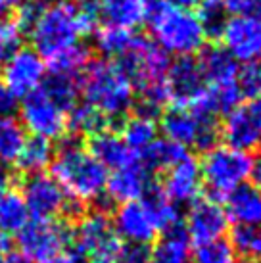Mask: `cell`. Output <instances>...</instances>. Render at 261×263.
Wrapping results in <instances>:
<instances>
[{
	"instance_id": "1",
	"label": "cell",
	"mask_w": 261,
	"mask_h": 263,
	"mask_svg": "<svg viewBox=\"0 0 261 263\" xmlns=\"http://www.w3.org/2000/svg\"><path fill=\"white\" fill-rule=\"evenodd\" d=\"M98 12L95 4L77 0H54L44 4L29 29L33 50L44 60V66L60 54L79 46L83 37L96 29Z\"/></svg>"
},
{
	"instance_id": "2",
	"label": "cell",
	"mask_w": 261,
	"mask_h": 263,
	"mask_svg": "<svg viewBox=\"0 0 261 263\" xmlns=\"http://www.w3.org/2000/svg\"><path fill=\"white\" fill-rule=\"evenodd\" d=\"M83 102L98 111L108 123L129 116L137 102L130 77L116 60H90L79 77Z\"/></svg>"
},
{
	"instance_id": "3",
	"label": "cell",
	"mask_w": 261,
	"mask_h": 263,
	"mask_svg": "<svg viewBox=\"0 0 261 263\" xmlns=\"http://www.w3.org/2000/svg\"><path fill=\"white\" fill-rule=\"evenodd\" d=\"M50 171L54 181L77 210L81 205L96 204L106 196L108 171L77 140H65L54 152Z\"/></svg>"
},
{
	"instance_id": "4",
	"label": "cell",
	"mask_w": 261,
	"mask_h": 263,
	"mask_svg": "<svg viewBox=\"0 0 261 263\" xmlns=\"http://www.w3.org/2000/svg\"><path fill=\"white\" fill-rule=\"evenodd\" d=\"M111 221L123 244L146 248L163 233L177 229L179 205L152 189L138 200L119 204Z\"/></svg>"
},
{
	"instance_id": "5",
	"label": "cell",
	"mask_w": 261,
	"mask_h": 263,
	"mask_svg": "<svg viewBox=\"0 0 261 263\" xmlns=\"http://www.w3.org/2000/svg\"><path fill=\"white\" fill-rule=\"evenodd\" d=\"M148 25L154 44L167 56L192 58L206 48V31L196 12L171 0H152Z\"/></svg>"
},
{
	"instance_id": "6",
	"label": "cell",
	"mask_w": 261,
	"mask_h": 263,
	"mask_svg": "<svg viewBox=\"0 0 261 263\" xmlns=\"http://www.w3.org/2000/svg\"><path fill=\"white\" fill-rule=\"evenodd\" d=\"M254 171V158L250 152L229 144H213L203 152L200 161L202 184L210 190L213 200H223L240 186L248 184Z\"/></svg>"
},
{
	"instance_id": "7",
	"label": "cell",
	"mask_w": 261,
	"mask_h": 263,
	"mask_svg": "<svg viewBox=\"0 0 261 263\" xmlns=\"http://www.w3.org/2000/svg\"><path fill=\"white\" fill-rule=\"evenodd\" d=\"M71 246L85 263H111L119 257L125 244L108 213L95 210L81 215L71 229Z\"/></svg>"
},
{
	"instance_id": "8",
	"label": "cell",
	"mask_w": 261,
	"mask_h": 263,
	"mask_svg": "<svg viewBox=\"0 0 261 263\" xmlns=\"http://www.w3.org/2000/svg\"><path fill=\"white\" fill-rule=\"evenodd\" d=\"M161 131L167 140L182 148L208 150L217 142L219 123L215 116L192 106H175L161 117Z\"/></svg>"
},
{
	"instance_id": "9",
	"label": "cell",
	"mask_w": 261,
	"mask_h": 263,
	"mask_svg": "<svg viewBox=\"0 0 261 263\" xmlns=\"http://www.w3.org/2000/svg\"><path fill=\"white\" fill-rule=\"evenodd\" d=\"M17 110L20 123L23 125L25 133H31V137L54 142L65 139V135L69 133L67 111L52 100V96L44 90L43 85L27 96H23Z\"/></svg>"
},
{
	"instance_id": "10",
	"label": "cell",
	"mask_w": 261,
	"mask_h": 263,
	"mask_svg": "<svg viewBox=\"0 0 261 263\" xmlns=\"http://www.w3.org/2000/svg\"><path fill=\"white\" fill-rule=\"evenodd\" d=\"M20 194L25 202L31 219L60 221L65 215L77 212V208L65 196L62 186L48 173L27 175L23 179Z\"/></svg>"
},
{
	"instance_id": "11",
	"label": "cell",
	"mask_w": 261,
	"mask_h": 263,
	"mask_svg": "<svg viewBox=\"0 0 261 263\" xmlns=\"http://www.w3.org/2000/svg\"><path fill=\"white\" fill-rule=\"evenodd\" d=\"M17 238V254L29 263H36L62 248L71 246V229L64 221L31 219Z\"/></svg>"
},
{
	"instance_id": "12",
	"label": "cell",
	"mask_w": 261,
	"mask_h": 263,
	"mask_svg": "<svg viewBox=\"0 0 261 263\" xmlns=\"http://www.w3.org/2000/svg\"><path fill=\"white\" fill-rule=\"evenodd\" d=\"M219 37L236 64L261 62V15H232Z\"/></svg>"
},
{
	"instance_id": "13",
	"label": "cell",
	"mask_w": 261,
	"mask_h": 263,
	"mask_svg": "<svg viewBox=\"0 0 261 263\" xmlns=\"http://www.w3.org/2000/svg\"><path fill=\"white\" fill-rule=\"evenodd\" d=\"M219 131L232 148L244 152L261 148V98L236 104L227 111Z\"/></svg>"
},
{
	"instance_id": "14",
	"label": "cell",
	"mask_w": 261,
	"mask_h": 263,
	"mask_svg": "<svg viewBox=\"0 0 261 263\" xmlns=\"http://www.w3.org/2000/svg\"><path fill=\"white\" fill-rule=\"evenodd\" d=\"M46 66L44 60L33 48H22L14 56L2 62L0 79L17 98H23L36 90L44 83Z\"/></svg>"
},
{
	"instance_id": "15",
	"label": "cell",
	"mask_w": 261,
	"mask_h": 263,
	"mask_svg": "<svg viewBox=\"0 0 261 263\" xmlns=\"http://www.w3.org/2000/svg\"><path fill=\"white\" fill-rule=\"evenodd\" d=\"M227 227L225 208L213 198H196L184 215V233L196 244L223 238Z\"/></svg>"
},
{
	"instance_id": "16",
	"label": "cell",
	"mask_w": 261,
	"mask_h": 263,
	"mask_svg": "<svg viewBox=\"0 0 261 263\" xmlns=\"http://www.w3.org/2000/svg\"><path fill=\"white\" fill-rule=\"evenodd\" d=\"M163 184L160 192L173 202L175 205L192 204L196 198H200L202 192V173L200 163L192 158V154H184L181 160L163 171Z\"/></svg>"
},
{
	"instance_id": "17",
	"label": "cell",
	"mask_w": 261,
	"mask_h": 263,
	"mask_svg": "<svg viewBox=\"0 0 261 263\" xmlns=\"http://www.w3.org/2000/svg\"><path fill=\"white\" fill-rule=\"evenodd\" d=\"M206 90L202 71L194 58H179L167 71L169 102L175 106H198Z\"/></svg>"
},
{
	"instance_id": "18",
	"label": "cell",
	"mask_w": 261,
	"mask_h": 263,
	"mask_svg": "<svg viewBox=\"0 0 261 263\" xmlns=\"http://www.w3.org/2000/svg\"><path fill=\"white\" fill-rule=\"evenodd\" d=\"M150 177H152V173L140 163V160L127 165V167L111 171V173H108L106 196L117 204L138 200L152 190Z\"/></svg>"
},
{
	"instance_id": "19",
	"label": "cell",
	"mask_w": 261,
	"mask_h": 263,
	"mask_svg": "<svg viewBox=\"0 0 261 263\" xmlns=\"http://www.w3.org/2000/svg\"><path fill=\"white\" fill-rule=\"evenodd\" d=\"M88 150L100 161L106 171H117L121 167H127L130 163L138 161V156L123 140L121 133H116L111 129H104V131L96 133L92 137H88Z\"/></svg>"
},
{
	"instance_id": "20",
	"label": "cell",
	"mask_w": 261,
	"mask_h": 263,
	"mask_svg": "<svg viewBox=\"0 0 261 263\" xmlns=\"http://www.w3.org/2000/svg\"><path fill=\"white\" fill-rule=\"evenodd\" d=\"M95 6L106 25L133 31L148 20L152 0H98Z\"/></svg>"
},
{
	"instance_id": "21",
	"label": "cell",
	"mask_w": 261,
	"mask_h": 263,
	"mask_svg": "<svg viewBox=\"0 0 261 263\" xmlns=\"http://www.w3.org/2000/svg\"><path fill=\"white\" fill-rule=\"evenodd\" d=\"M146 263H192V246L187 233L171 229L158 236L148 250Z\"/></svg>"
},
{
	"instance_id": "22",
	"label": "cell",
	"mask_w": 261,
	"mask_h": 263,
	"mask_svg": "<svg viewBox=\"0 0 261 263\" xmlns=\"http://www.w3.org/2000/svg\"><path fill=\"white\" fill-rule=\"evenodd\" d=\"M29 221V212L20 190L10 189L0 198V246L8 248L10 240L22 233V229Z\"/></svg>"
},
{
	"instance_id": "23",
	"label": "cell",
	"mask_w": 261,
	"mask_h": 263,
	"mask_svg": "<svg viewBox=\"0 0 261 263\" xmlns=\"http://www.w3.org/2000/svg\"><path fill=\"white\" fill-rule=\"evenodd\" d=\"M227 217L234 225H261V192L244 184L225 198Z\"/></svg>"
},
{
	"instance_id": "24",
	"label": "cell",
	"mask_w": 261,
	"mask_h": 263,
	"mask_svg": "<svg viewBox=\"0 0 261 263\" xmlns=\"http://www.w3.org/2000/svg\"><path fill=\"white\" fill-rule=\"evenodd\" d=\"M54 146L52 142L39 137H27L23 144L22 152L15 160L14 167L22 171L23 175H36V173H46L54 160Z\"/></svg>"
},
{
	"instance_id": "25",
	"label": "cell",
	"mask_w": 261,
	"mask_h": 263,
	"mask_svg": "<svg viewBox=\"0 0 261 263\" xmlns=\"http://www.w3.org/2000/svg\"><path fill=\"white\" fill-rule=\"evenodd\" d=\"M121 137L127 142V146L137 156H140L146 148L152 146L158 140V123H156L154 116L140 111L138 116H133L125 121L123 129H121Z\"/></svg>"
},
{
	"instance_id": "26",
	"label": "cell",
	"mask_w": 261,
	"mask_h": 263,
	"mask_svg": "<svg viewBox=\"0 0 261 263\" xmlns=\"http://www.w3.org/2000/svg\"><path fill=\"white\" fill-rule=\"evenodd\" d=\"M27 139V133L14 116H0V167L14 165Z\"/></svg>"
},
{
	"instance_id": "27",
	"label": "cell",
	"mask_w": 261,
	"mask_h": 263,
	"mask_svg": "<svg viewBox=\"0 0 261 263\" xmlns=\"http://www.w3.org/2000/svg\"><path fill=\"white\" fill-rule=\"evenodd\" d=\"M135 39L137 35L123 27L102 25L100 29H95V44L106 60H121L133 46Z\"/></svg>"
},
{
	"instance_id": "28",
	"label": "cell",
	"mask_w": 261,
	"mask_h": 263,
	"mask_svg": "<svg viewBox=\"0 0 261 263\" xmlns=\"http://www.w3.org/2000/svg\"><path fill=\"white\" fill-rule=\"evenodd\" d=\"M187 152H189L187 148L179 146L171 140L158 139L152 146H148L144 152L138 156V160L150 173L152 171H165L169 165H173L175 161L181 160Z\"/></svg>"
},
{
	"instance_id": "29",
	"label": "cell",
	"mask_w": 261,
	"mask_h": 263,
	"mask_svg": "<svg viewBox=\"0 0 261 263\" xmlns=\"http://www.w3.org/2000/svg\"><path fill=\"white\" fill-rule=\"evenodd\" d=\"M43 87L52 96V100L62 106L67 114L79 104V77L50 73L44 79Z\"/></svg>"
},
{
	"instance_id": "30",
	"label": "cell",
	"mask_w": 261,
	"mask_h": 263,
	"mask_svg": "<svg viewBox=\"0 0 261 263\" xmlns=\"http://www.w3.org/2000/svg\"><path fill=\"white\" fill-rule=\"evenodd\" d=\"M229 242L246 261L261 263V225H234Z\"/></svg>"
},
{
	"instance_id": "31",
	"label": "cell",
	"mask_w": 261,
	"mask_h": 263,
	"mask_svg": "<svg viewBox=\"0 0 261 263\" xmlns=\"http://www.w3.org/2000/svg\"><path fill=\"white\" fill-rule=\"evenodd\" d=\"M67 127H69V133L92 137L96 133L108 129V121L98 111L92 110L90 106H87L85 102H79L67 114Z\"/></svg>"
},
{
	"instance_id": "32",
	"label": "cell",
	"mask_w": 261,
	"mask_h": 263,
	"mask_svg": "<svg viewBox=\"0 0 261 263\" xmlns=\"http://www.w3.org/2000/svg\"><path fill=\"white\" fill-rule=\"evenodd\" d=\"M196 17L200 20L208 37H219L229 20V12L223 0H200Z\"/></svg>"
},
{
	"instance_id": "33",
	"label": "cell",
	"mask_w": 261,
	"mask_h": 263,
	"mask_svg": "<svg viewBox=\"0 0 261 263\" xmlns=\"http://www.w3.org/2000/svg\"><path fill=\"white\" fill-rule=\"evenodd\" d=\"M192 263H238L232 244L225 238L196 244L192 250Z\"/></svg>"
},
{
	"instance_id": "34",
	"label": "cell",
	"mask_w": 261,
	"mask_h": 263,
	"mask_svg": "<svg viewBox=\"0 0 261 263\" xmlns=\"http://www.w3.org/2000/svg\"><path fill=\"white\" fill-rule=\"evenodd\" d=\"M25 35L27 33L15 17H0V62L22 50Z\"/></svg>"
},
{
	"instance_id": "35",
	"label": "cell",
	"mask_w": 261,
	"mask_h": 263,
	"mask_svg": "<svg viewBox=\"0 0 261 263\" xmlns=\"http://www.w3.org/2000/svg\"><path fill=\"white\" fill-rule=\"evenodd\" d=\"M238 88L240 95L246 96L248 100L261 98V62L244 64L238 67Z\"/></svg>"
},
{
	"instance_id": "36",
	"label": "cell",
	"mask_w": 261,
	"mask_h": 263,
	"mask_svg": "<svg viewBox=\"0 0 261 263\" xmlns=\"http://www.w3.org/2000/svg\"><path fill=\"white\" fill-rule=\"evenodd\" d=\"M223 4L232 15H257L261 12V0H223Z\"/></svg>"
},
{
	"instance_id": "37",
	"label": "cell",
	"mask_w": 261,
	"mask_h": 263,
	"mask_svg": "<svg viewBox=\"0 0 261 263\" xmlns=\"http://www.w3.org/2000/svg\"><path fill=\"white\" fill-rule=\"evenodd\" d=\"M20 108V98L10 92V88L0 79V116H14Z\"/></svg>"
},
{
	"instance_id": "38",
	"label": "cell",
	"mask_w": 261,
	"mask_h": 263,
	"mask_svg": "<svg viewBox=\"0 0 261 263\" xmlns=\"http://www.w3.org/2000/svg\"><path fill=\"white\" fill-rule=\"evenodd\" d=\"M36 263H85V259L77 254V250L73 246H67V248H62L58 252L50 254L48 257H44Z\"/></svg>"
},
{
	"instance_id": "39",
	"label": "cell",
	"mask_w": 261,
	"mask_h": 263,
	"mask_svg": "<svg viewBox=\"0 0 261 263\" xmlns=\"http://www.w3.org/2000/svg\"><path fill=\"white\" fill-rule=\"evenodd\" d=\"M10 189H12V179H10L6 169L0 167V198L4 196Z\"/></svg>"
},
{
	"instance_id": "40",
	"label": "cell",
	"mask_w": 261,
	"mask_h": 263,
	"mask_svg": "<svg viewBox=\"0 0 261 263\" xmlns=\"http://www.w3.org/2000/svg\"><path fill=\"white\" fill-rule=\"evenodd\" d=\"M252 177H254L255 189L261 192V152H259V156L254 160V171H252Z\"/></svg>"
},
{
	"instance_id": "41",
	"label": "cell",
	"mask_w": 261,
	"mask_h": 263,
	"mask_svg": "<svg viewBox=\"0 0 261 263\" xmlns=\"http://www.w3.org/2000/svg\"><path fill=\"white\" fill-rule=\"evenodd\" d=\"M8 263H29L22 254H17V252H10V257H8Z\"/></svg>"
},
{
	"instance_id": "42",
	"label": "cell",
	"mask_w": 261,
	"mask_h": 263,
	"mask_svg": "<svg viewBox=\"0 0 261 263\" xmlns=\"http://www.w3.org/2000/svg\"><path fill=\"white\" fill-rule=\"evenodd\" d=\"M25 0H0V4L4 8H17L20 4H23Z\"/></svg>"
},
{
	"instance_id": "43",
	"label": "cell",
	"mask_w": 261,
	"mask_h": 263,
	"mask_svg": "<svg viewBox=\"0 0 261 263\" xmlns=\"http://www.w3.org/2000/svg\"><path fill=\"white\" fill-rule=\"evenodd\" d=\"M8 257H10V248L0 246V263H8Z\"/></svg>"
},
{
	"instance_id": "44",
	"label": "cell",
	"mask_w": 261,
	"mask_h": 263,
	"mask_svg": "<svg viewBox=\"0 0 261 263\" xmlns=\"http://www.w3.org/2000/svg\"><path fill=\"white\" fill-rule=\"evenodd\" d=\"M4 10H6V8H4V6H2V4H0V17L4 15Z\"/></svg>"
},
{
	"instance_id": "45",
	"label": "cell",
	"mask_w": 261,
	"mask_h": 263,
	"mask_svg": "<svg viewBox=\"0 0 261 263\" xmlns=\"http://www.w3.org/2000/svg\"><path fill=\"white\" fill-rule=\"evenodd\" d=\"M111 263H121V261H119V257H117V259H116V261H111Z\"/></svg>"
},
{
	"instance_id": "46",
	"label": "cell",
	"mask_w": 261,
	"mask_h": 263,
	"mask_svg": "<svg viewBox=\"0 0 261 263\" xmlns=\"http://www.w3.org/2000/svg\"><path fill=\"white\" fill-rule=\"evenodd\" d=\"M242 263H255V261H242Z\"/></svg>"
},
{
	"instance_id": "47",
	"label": "cell",
	"mask_w": 261,
	"mask_h": 263,
	"mask_svg": "<svg viewBox=\"0 0 261 263\" xmlns=\"http://www.w3.org/2000/svg\"><path fill=\"white\" fill-rule=\"evenodd\" d=\"M77 2H87V0H77Z\"/></svg>"
},
{
	"instance_id": "48",
	"label": "cell",
	"mask_w": 261,
	"mask_h": 263,
	"mask_svg": "<svg viewBox=\"0 0 261 263\" xmlns=\"http://www.w3.org/2000/svg\"><path fill=\"white\" fill-rule=\"evenodd\" d=\"M198 2H200V0H198Z\"/></svg>"
}]
</instances>
